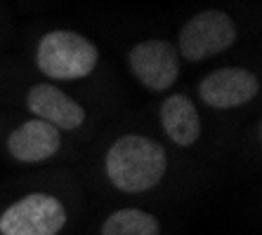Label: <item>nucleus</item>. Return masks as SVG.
I'll return each instance as SVG.
<instances>
[{"mask_svg":"<svg viewBox=\"0 0 262 235\" xmlns=\"http://www.w3.org/2000/svg\"><path fill=\"white\" fill-rule=\"evenodd\" d=\"M76 169L92 202H133L154 210L196 198L220 179V172L172 151L140 111L114 118L83 148Z\"/></svg>","mask_w":262,"mask_h":235,"instance_id":"1","label":"nucleus"},{"mask_svg":"<svg viewBox=\"0 0 262 235\" xmlns=\"http://www.w3.org/2000/svg\"><path fill=\"white\" fill-rule=\"evenodd\" d=\"M12 45L10 55L36 75L76 92L114 118L130 111L116 59L88 31L59 21H33L19 31Z\"/></svg>","mask_w":262,"mask_h":235,"instance_id":"2","label":"nucleus"},{"mask_svg":"<svg viewBox=\"0 0 262 235\" xmlns=\"http://www.w3.org/2000/svg\"><path fill=\"white\" fill-rule=\"evenodd\" d=\"M90 207L76 167L21 172L3 181L0 235H78Z\"/></svg>","mask_w":262,"mask_h":235,"instance_id":"3","label":"nucleus"},{"mask_svg":"<svg viewBox=\"0 0 262 235\" xmlns=\"http://www.w3.org/2000/svg\"><path fill=\"white\" fill-rule=\"evenodd\" d=\"M0 109H12L48 122L85 148L114 115L85 101L76 92L36 75L10 52L0 57Z\"/></svg>","mask_w":262,"mask_h":235,"instance_id":"4","label":"nucleus"},{"mask_svg":"<svg viewBox=\"0 0 262 235\" xmlns=\"http://www.w3.org/2000/svg\"><path fill=\"white\" fill-rule=\"evenodd\" d=\"M187 75L238 55L260 40L262 10L257 0H208L191 7L172 26Z\"/></svg>","mask_w":262,"mask_h":235,"instance_id":"5","label":"nucleus"},{"mask_svg":"<svg viewBox=\"0 0 262 235\" xmlns=\"http://www.w3.org/2000/svg\"><path fill=\"white\" fill-rule=\"evenodd\" d=\"M144 122L180 155L222 172L232 165V146L238 129L215 120L199 106L187 85L168 92L144 111Z\"/></svg>","mask_w":262,"mask_h":235,"instance_id":"6","label":"nucleus"},{"mask_svg":"<svg viewBox=\"0 0 262 235\" xmlns=\"http://www.w3.org/2000/svg\"><path fill=\"white\" fill-rule=\"evenodd\" d=\"M187 87L208 115L241 129L262 111V42L191 73Z\"/></svg>","mask_w":262,"mask_h":235,"instance_id":"7","label":"nucleus"},{"mask_svg":"<svg viewBox=\"0 0 262 235\" xmlns=\"http://www.w3.org/2000/svg\"><path fill=\"white\" fill-rule=\"evenodd\" d=\"M80 148L48 122L0 109V163L21 172H40L55 167H78Z\"/></svg>","mask_w":262,"mask_h":235,"instance_id":"8","label":"nucleus"},{"mask_svg":"<svg viewBox=\"0 0 262 235\" xmlns=\"http://www.w3.org/2000/svg\"><path fill=\"white\" fill-rule=\"evenodd\" d=\"M116 57L121 75H125L149 99H159L182 87L187 78V68L170 31H135L121 40Z\"/></svg>","mask_w":262,"mask_h":235,"instance_id":"9","label":"nucleus"},{"mask_svg":"<svg viewBox=\"0 0 262 235\" xmlns=\"http://www.w3.org/2000/svg\"><path fill=\"white\" fill-rule=\"evenodd\" d=\"M85 235H168L159 210L133 202H92Z\"/></svg>","mask_w":262,"mask_h":235,"instance_id":"10","label":"nucleus"},{"mask_svg":"<svg viewBox=\"0 0 262 235\" xmlns=\"http://www.w3.org/2000/svg\"><path fill=\"white\" fill-rule=\"evenodd\" d=\"M232 165L246 174H257L262 167V111L244 122L232 146Z\"/></svg>","mask_w":262,"mask_h":235,"instance_id":"11","label":"nucleus"},{"mask_svg":"<svg viewBox=\"0 0 262 235\" xmlns=\"http://www.w3.org/2000/svg\"><path fill=\"white\" fill-rule=\"evenodd\" d=\"M17 17L7 0H0V55H5L12 49V42L17 38Z\"/></svg>","mask_w":262,"mask_h":235,"instance_id":"12","label":"nucleus"},{"mask_svg":"<svg viewBox=\"0 0 262 235\" xmlns=\"http://www.w3.org/2000/svg\"><path fill=\"white\" fill-rule=\"evenodd\" d=\"M19 3H24L26 7H36V5H40V3H45V0H19Z\"/></svg>","mask_w":262,"mask_h":235,"instance_id":"13","label":"nucleus"},{"mask_svg":"<svg viewBox=\"0 0 262 235\" xmlns=\"http://www.w3.org/2000/svg\"><path fill=\"white\" fill-rule=\"evenodd\" d=\"M0 193H3V181H0Z\"/></svg>","mask_w":262,"mask_h":235,"instance_id":"14","label":"nucleus"},{"mask_svg":"<svg viewBox=\"0 0 262 235\" xmlns=\"http://www.w3.org/2000/svg\"><path fill=\"white\" fill-rule=\"evenodd\" d=\"M0 57H3V55H0Z\"/></svg>","mask_w":262,"mask_h":235,"instance_id":"15","label":"nucleus"}]
</instances>
